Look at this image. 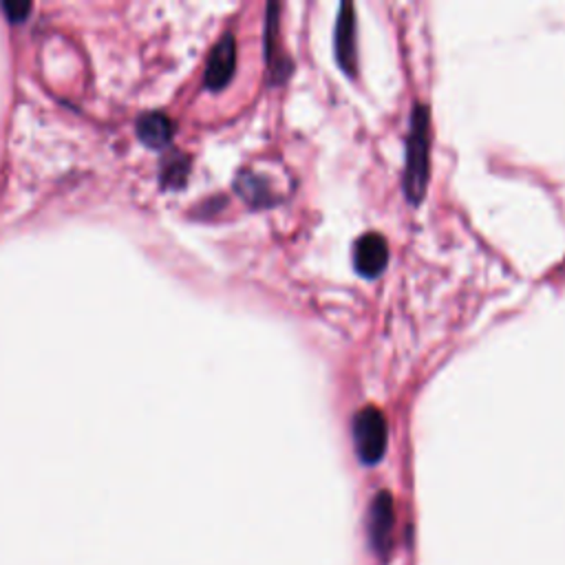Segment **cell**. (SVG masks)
I'll return each mask as SVG.
<instances>
[{"label":"cell","instance_id":"cell-1","mask_svg":"<svg viewBox=\"0 0 565 565\" xmlns=\"http://www.w3.org/2000/svg\"><path fill=\"white\" fill-rule=\"evenodd\" d=\"M430 115L424 104L413 106L411 130L406 139V166H404V194L411 203H419L426 194L430 174Z\"/></svg>","mask_w":565,"mask_h":565},{"label":"cell","instance_id":"cell-2","mask_svg":"<svg viewBox=\"0 0 565 565\" xmlns=\"http://www.w3.org/2000/svg\"><path fill=\"white\" fill-rule=\"evenodd\" d=\"M388 441L386 417L380 408L366 406L353 417V446L362 463L373 466L384 457Z\"/></svg>","mask_w":565,"mask_h":565},{"label":"cell","instance_id":"cell-3","mask_svg":"<svg viewBox=\"0 0 565 565\" xmlns=\"http://www.w3.org/2000/svg\"><path fill=\"white\" fill-rule=\"evenodd\" d=\"M335 60L347 75H355L358 71V55H355V13L351 2H342L335 20V35H333Z\"/></svg>","mask_w":565,"mask_h":565},{"label":"cell","instance_id":"cell-4","mask_svg":"<svg viewBox=\"0 0 565 565\" xmlns=\"http://www.w3.org/2000/svg\"><path fill=\"white\" fill-rule=\"evenodd\" d=\"M236 68V40L232 33H223L212 46L205 64V86L212 90L223 88Z\"/></svg>","mask_w":565,"mask_h":565},{"label":"cell","instance_id":"cell-5","mask_svg":"<svg viewBox=\"0 0 565 565\" xmlns=\"http://www.w3.org/2000/svg\"><path fill=\"white\" fill-rule=\"evenodd\" d=\"M386 263H388V245L382 234L369 232L355 241L353 265L358 274H362L364 278H375L384 271Z\"/></svg>","mask_w":565,"mask_h":565},{"label":"cell","instance_id":"cell-6","mask_svg":"<svg viewBox=\"0 0 565 565\" xmlns=\"http://www.w3.org/2000/svg\"><path fill=\"white\" fill-rule=\"evenodd\" d=\"M393 499L388 492H377L371 510H369V536L377 554H386L391 547V534H393Z\"/></svg>","mask_w":565,"mask_h":565},{"label":"cell","instance_id":"cell-7","mask_svg":"<svg viewBox=\"0 0 565 565\" xmlns=\"http://www.w3.org/2000/svg\"><path fill=\"white\" fill-rule=\"evenodd\" d=\"M137 132L146 143L159 146L172 137V121L161 110H148L137 117Z\"/></svg>","mask_w":565,"mask_h":565},{"label":"cell","instance_id":"cell-8","mask_svg":"<svg viewBox=\"0 0 565 565\" xmlns=\"http://www.w3.org/2000/svg\"><path fill=\"white\" fill-rule=\"evenodd\" d=\"M236 188L241 190V194L245 199H249L252 203H260V196H267V188H265V181L260 177H254V174H241L236 179Z\"/></svg>","mask_w":565,"mask_h":565},{"label":"cell","instance_id":"cell-9","mask_svg":"<svg viewBox=\"0 0 565 565\" xmlns=\"http://www.w3.org/2000/svg\"><path fill=\"white\" fill-rule=\"evenodd\" d=\"M185 170H188V159L185 157H172L168 163H166V168H163V179L166 181H181L183 179V174H185Z\"/></svg>","mask_w":565,"mask_h":565},{"label":"cell","instance_id":"cell-10","mask_svg":"<svg viewBox=\"0 0 565 565\" xmlns=\"http://www.w3.org/2000/svg\"><path fill=\"white\" fill-rule=\"evenodd\" d=\"M2 9L7 11V15L11 20H22L26 15V11L31 9V4L29 2H18V0H4Z\"/></svg>","mask_w":565,"mask_h":565}]
</instances>
